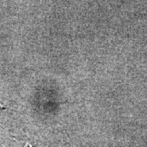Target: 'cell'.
Here are the masks:
<instances>
[{"label":"cell","mask_w":147,"mask_h":147,"mask_svg":"<svg viewBox=\"0 0 147 147\" xmlns=\"http://www.w3.org/2000/svg\"><path fill=\"white\" fill-rule=\"evenodd\" d=\"M25 147H31V146H30V145H26V146H25Z\"/></svg>","instance_id":"cell-1"}]
</instances>
